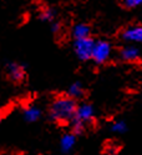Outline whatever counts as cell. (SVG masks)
Segmentation results:
<instances>
[{
	"label": "cell",
	"mask_w": 142,
	"mask_h": 155,
	"mask_svg": "<svg viewBox=\"0 0 142 155\" xmlns=\"http://www.w3.org/2000/svg\"><path fill=\"white\" fill-rule=\"evenodd\" d=\"M76 110L77 105L71 96H58L50 105V118L58 123L72 121Z\"/></svg>",
	"instance_id": "6da1fadb"
},
{
	"label": "cell",
	"mask_w": 142,
	"mask_h": 155,
	"mask_svg": "<svg viewBox=\"0 0 142 155\" xmlns=\"http://www.w3.org/2000/svg\"><path fill=\"white\" fill-rule=\"evenodd\" d=\"M93 46H95V41L90 36L84 38V39H76L74 43V50L80 60L86 61V60L92 59Z\"/></svg>",
	"instance_id": "7a4b0ae2"
},
{
	"label": "cell",
	"mask_w": 142,
	"mask_h": 155,
	"mask_svg": "<svg viewBox=\"0 0 142 155\" xmlns=\"http://www.w3.org/2000/svg\"><path fill=\"white\" fill-rule=\"evenodd\" d=\"M111 51H112V46H111V44L109 41H106V40L95 41L93 53H92V60L96 64L106 63L110 59V56H111Z\"/></svg>",
	"instance_id": "3957f363"
},
{
	"label": "cell",
	"mask_w": 142,
	"mask_h": 155,
	"mask_svg": "<svg viewBox=\"0 0 142 155\" xmlns=\"http://www.w3.org/2000/svg\"><path fill=\"white\" fill-rule=\"evenodd\" d=\"M93 108L90 104H81L77 106V110H76V115H75L74 119H76L84 124L90 123L93 119Z\"/></svg>",
	"instance_id": "277c9868"
},
{
	"label": "cell",
	"mask_w": 142,
	"mask_h": 155,
	"mask_svg": "<svg viewBox=\"0 0 142 155\" xmlns=\"http://www.w3.org/2000/svg\"><path fill=\"white\" fill-rule=\"evenodd\" d=\"M122 38L126 41L131 43H142V25L131 26L122 31Z\"/></svg>",
	"instance_id": "5b68a950"
},
{
	"label": "cell",
	"mask_w": 142,
	"mask_h": 155,
	"mask_svg": "<svg viewBox=\"0 0 142 155\" xmlns=\"http://www.w3.org/2000/svg\"><path fill=\"white\" fill-rule=\"evenodd\" d=\"M6 73H8V76L13 81H21L24 78H25V70L24 68L17 64V63H10L6 65Z\"/></svg>",
	"instance_id": "8992f818"
},
{
	"label": "cell",
	"mask_w": 142,
	"mask_h": 155,
	"mask_svg": "<svg viewBox=\"0 0 142 155\" xmlns=\"http://www.w3.org/2000/svg\"><path fill=\"white\" fill-rule=\"evenodd\" d=\"M75 144H76V138H75V134H65L62 135V138L60 140V148L62 153H70Z\"/></svg>",
	"instance_id": "52a82bcc"
},
{
	"label": "cell",
	"mask_w": 142,
	"mask_h": 155,
	"mask_svg": "<svg viewBox=\"0 0 142 155\" xmlns=\"http://www.w3.org/2000/svg\"><path fill=\"white\" fill-rule=\"evenodd\" d=\"M120 55H121V59L125 60V61H135V60L138 59L140 51H138V49L136 46L130 45V46L124 48V49L121 50Z\"/></svg>",
	"instance_id": "ba28073f"
},
{
	"label": "cell",
	"mask_w": 142,
	"mask_h": 155,
	"mask_svg": "<svg viewBox=\"0 0 142 155\" xmlns=\"http://www.w3.org/2000/svg\"><path fill=\"white\" fill-rule=\"evenodd\" d=\"M40 116H41V110L35 105L27 106V108L24 110V118H25L26 121H29V123L37 121L40 119Z\"/></svg>",
	"instance_id": "9c48e42d"
},
{
	"label": "cell",
	"mask_w": 142,
	"mask_h": 155,
	"mask_svg": "<svg viewBox=\"0 0 142 155\" xmlns=\"http://www.w3.org/2000/svg\"><path fill=\"white\" fill-rule=\"evenodd\" d=\"M72 35L76 39H84V38H89L90 36V26L86 24H77L75 25L74 30H72Z\"/></svg>",
	"instance_id": "30bf717a"
},
{
	"label": "cell",
	"mask_w": 142,
	"mask_h": 155,
	"mask_svg": "<svg viewBox=\"0 0 142 155\" xmlns=\"http://www.w3.org/2000/svg\"><path fill=\"white\" fill-rule=\"evenodd\" d=\"M84 95V88H82V84L80 81H75L70 85L69 88V96H71L72 99H76V98H81Z\"/></svg>",
	"instance_id": "8fae6325"
},
{
	"label": "cell",
	"mask_w": 142,
	"mask_h": 155,
	"mask_svg": "<svg viewBox=\"0 0 142 155\" xmlns=\"http://www.w3.org/2000/svg\"><path fill=\"white\" fill-rule=\"evenodd\" d=\"M111 130L113 133H117V134H122V133H125L127 130V125L124 120H117L112 124V127H111Z\"/></svg>",
	"instance_id": "7c38bea8"
},
{
	"label": "cell",
	"mask_w": 142,
	"mask_h": 155,
	"mask_svg": "<svg viewBox=\"0 0 142 155\" xmlns=\"http://www.w3.org/2000/svg\"><path fill=\"white\" fill-rule=\"evenodd\" d=\"M84 129H85V124L84 123H81V121H79L76 119L72 120V131L75 134H81L84 131Z\"/></svg>",
	"instance_id": "4fadbf2b"
},
{
	"label": "cell",
	"mask_w": 142,
	"mask_h": 155,
	"mask_svg": "<svg viewBox=\"0 0 142 155\" xmlns=\"http://www.w3.org/2000/svg\"><path fill=\"white\" fill-rule=\"evenodd\" d=\"M52 18H54V12L51 9H44L40 13V19L44 21H50V20H52Z\"/></svg>",
	"instance_id": "5bb4252c"
},
{
	"label": "cell",
	"mask_w": 142,
	"mask_h": 155,
	"mask_svg": "<svg viewBox=\"0 0 142 155\" xmlns=\"http://www.w3.org/2000/svg\"><path fill=\"white\" fill-rule=\"evenodd\" d=\"M124 5L126 8H137L142 5V0H124Z\"/></svg>",
	"instance_id": "9a60e30c"
},
{
	"label": "cell",
	"mask_w": 142,
	"mask_h": 155,
	"mask_svg": "<svg viewBox=\"0 0 142 155\" xmlns=\"http://www.w3.org/2000/svg\"><path fill=\"white\" fill-rule=\"evenodd\" d=\"M59 29H60V24H58V23H55L54 25H52V31H59Z\"/></svg>",
	"instance_id": "2e32d148"
}]
</instances>
